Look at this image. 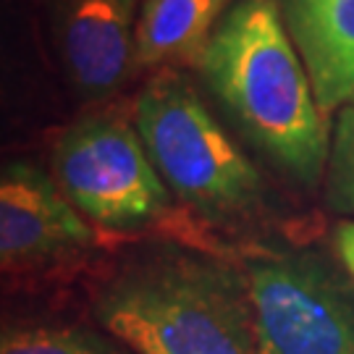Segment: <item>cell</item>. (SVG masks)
Returning <instances> with one entry per match:
<instances>
[{
	"instance_id": "cell-8",
	"label": "cell",
	"mask_w": 354,
	"mask_h": 354,
	"mask_svg": "<svg viewBox=\"0 0 354 354\" xmlns=\"http://www.w3.org/2000/svg\"><path fill=\"white\" fill-rule=\"evenodd\" d=\"M283 19L323 113L354 102V0H283Z\"/></svg>"
},
{
	"instance_id": "cell-1",
	"label": "cell",
	"mask_w": 354,
	"mask_h": 354,
	"mask_svg": "<svg viewBox=\"0 0 354 354\" xmlns=\"http://www.w3.org/2000/svg\"><path fill=\"white\" fill-rule=\"evenodd\" d=\"M205 82L244 134L302 184L328 168V131L313 82L273 0H239L200 58Z\"/></svg>"
},
{
	"instance_id": "cell-6",
	"label": "cell",
	"mask_w": 354,
	"mask_h": 354,
	"mask_svg": "<svg viewBox=\"0 0 354 354\" xmlns=\"http://www.w3.org/2000/svg\"><path fill=\"white\" fill-rule=\"evenodd\" d=\"M92 244V231L58 181L13 160L0 178V260L6 276L48 270Z\"/></svg>"
},
{
	"instance_id": "cell-7",
	"label": "cell",
	"mask_w": 354,
	"mask_h": 354,
	"mask_svg": "<svg viewBox=\"0 0 354 354\" xmlns=\"http://www.w3.org/2000/svg\"><path fill=\"white\" fill-rule=\"evenodd\" d=\"M137 0H61L55 45L79 97L102 100L127 84L137 53Z\"/></svg>"
},
{
	"instance_id": "cell-10",
	"label": "cell",
	"mask_w": 354,
	"mask_h": 354,
	"mask_svg": "<svg viewBox=\"0 0 354 354\" xmlns=\"http://www.w3.org/2000/svg\"><path fill=\"white\" fill-rule=\"evenodd\" d=\"M0 354H137L97 330L79 326H21L6 328Z\"/></svg>"
},
{
	"instance_id": "cell-9",
	"label": "cell",
	"mask_w": 354,
	"mask_h": 354,
	"mask_svg": "<svg viewBox=\"0 0 354 354\" xmlns=\"http://www.w3.org/2000/svg\"><path fill=\"white\" fill-rule=\"evenodd\" d=\"M231 0H142L137 21V68L200 64Z\"/></svg>"
},
{
	"instance_id": "cell-2",
	"label": "cell",
	"mask_w": 354,
	"mask_h": 354,
	"mask_svg": "<svg viewBox=\"0 0 354 354\" xmlns=\"http://www.w3.org/2000/svg\"><path fill=\"white\" fill-rule=\"evenodd\" d=\"M95 313L137 354H254L247 279L197 254L131 263L102 289Z\"/></svg>"
},
{
	"instance_id": "cell-3",
	"label": "cell",
	"mask_w": 354,
	"mask_h": 354,
	"mask_svg": "<svg viewBox=\"0 0 354 354\" xmlns=\"http://www.w3.org/2000/svg\"><path fill=\"white\" fill-rule=\"evenodd\" d=\"M137 131L165 187L197 213L223 221L260 205L257 168L181 74L165 68L145 84L137 97Z\"/></svg>"
},
{
	"instance_id": "cell-11",
	"label": "cell",
	"mask_w": 354,
	"mask_h": 354,
	"mask_svg": "<svg viewBox=\"0 0 354 354\" xmlns=\"http://www.w3.org/2000/svg\"><path fill=\"white\" fill-rule=\"evenodd\" d=\"M326 174L330 207L339 213H354V102L339 111Z\"/></svg>"
},
{
	"instance_id": "cell-5",
	"label": "cell",
	"mask_w": 354,
	"mask_h": 354,
	"mask_svg": "<svg viewBox=\"0 0 354 354\" xmlns=\"http://www.w3.org/2000/svg\"><path fill=\"white\" fill-rule=\"evenodd\" d=\"M254 354H354V302L313 257L273 254L247 266Z\"/></svg>"
},
{
	"instance_id": "cell-12",
	"label": "cell",
	"mask_w": 354,
	"mask_h": 354,
	"mask_svg": "<svg viewBox=\"0 0 354 354\" xmlns=\"http://www.w3.org/2000/svg\"><path fill=\"white\" fill-rule=\"evenodd\" d=\"M336 250H339L342 263L354 279V221L339 223V228H336Z\"/></svg>"
},
{
	"instance_id": "cell-4",
	"label": "cell",
	"mask_w": 354,
	"mask_h": 354,
	"mask_svg": "<svg viewBox=\"0 0 354 354\" xmlns=\"http://www.w3.org/2000/svg\"><path fill=\"white\" fill-rule=\"evenodd\" d=\"M53 178L79 213L108 228L145 226L168 207V187L140 131L115 115H89L66 129L53 150Z\"/></svg>"
}]
</instances>
